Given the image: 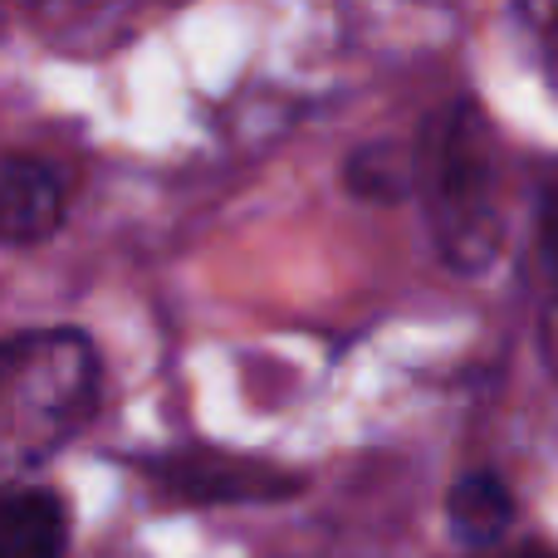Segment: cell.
<instances>
[{
	"mask_svg": "<svg viewBox=\"0 0 558 558\" xmlns=\"http://www.w3.org/2000/svg\"><path fill=\"white\" fill-rule=\"evenodd\" d=\"M69 520L49 490H15L0 510V558H64Z\"/></svg>",
	"mask_w": 558,
	"mask_h": 558,
	"instance_id": "5",
	"label": "cell"
},
{
	"mask_svg": "<svg viewBox=\"0 0 558 558\" xmlns=\"http://www.w3.org/2000/svg\"><path fill=\"white\" fill-rule=\"evenodd\" d=\"M505 558H558L554 549H514V554H505Z\"/></svg>",
	"mask_w": 558,
	"mask_h": 558,
	"instance_id": "9",
	"label": "cell"
},
{
	"mask_svg": "<svg viewBox=\"0 0 558 558\" xmlns=\"http://www.w3.org/2000/svg\"><path fill=\"white\" fill-rule=\"evenodd\" d=\"M0 221H5L10 245L49 241L64 221V182L49 162L15 153L0 177Z\"/></svg>",
	"mask_w": 558,
	"mask_h": 558,
	"instance_id": "4",
	"label": "cell"
},
{
	"mask_svg": "<svg viewBox=\"0 0 558 558\" xmlns=\"http://www.w3.org/2000/svg\"><path fill=\"white\" fill-rule=\"evenodd\" d=\"M157 481L186 500H270V495L294 490L289 475L270 471L260 461H231V456H177L157 465Z\"/></svg>",
	"mask_w": 558,
	"mask_h": 558,
	"instance_id": "3",
	"label": "cell"
},
{
	"mask_svg": "<svg viewBox=\"0 0 558 558\" xmlns=\"http://www.w3.org/2000/svg\"><path fill=\"white\" fill-rule=\"evenodd\" d=\"M98 402V353L78 328L20 333L0 357V446L10 465L54 456Z\"/></svg>",
	"mask_w": 558,
	"mask_h": 558,
	"instance_id": "2",
	"label": "cell"
},
{
	"mask_svg": "<svg viewBox=\"0 0 558 558\" xmlns=\"http://www.w3.org/2000/svg\"><path fill=\"white\" fill-rule=\"evenodd\" d=\"M412 177L422 182L426 221L446 265L485 270L500 251V157L495 133L475 104H451L426 123Z\"/></svg>",
	"mask_w": 558,
	"mask_h": 558,
	"instance_id": "1",
	"label": "cell"
},
{
	"mask_svg": "<svg viewBox=\"0 0 558 558\" xmlns=\"http://www.w3.org/2000/svg\"><path fill=\"white\" fill-rule=\"evenodd\" d=\"M446 514H451L456 539L495 544L514 520V495L495 471H465V475H456Z\"/></svg>",
	"mask_w": 558,
	"mask_h": 558,
	"instance_id": "6",
	"label": "cell"
},
{
	"mask_svg": "<svg viewBox=\"0 0 558 558\" xmlns=\"http://www.w3.org/2000/svg\"><path fill=\"white\" fill-rule=\"evenodd\" d=\"M514 29L544 78L558 88V0H514Z\"/></svg>",
	"mask_w": 558,
	"mask_h": 558,
	"instance_id": "7",
	"label": "cell"
},
{
	"mask_svg": "<svg viewBox=\"0 0 558 558\" xmlns=\"http://www.w3.org/2000/svg\"><path fill=\"white\" fill-rule=\"evenodd\" d=\"M539 260H544V279H549V294H544V353L558 367V182L549 186L539 211Z\"/></svg>",
	"mask_w": 558,
	"mask_h": 558,
	"instance_id": "8",
	"label": "cell"
}]
</instances>
